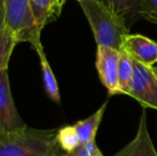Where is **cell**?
Instances as JSON below:
<instances>
[{"instance_id": "obj_2", "label": "cell", "mask_w": 157, "mask_h": 156, "mask_svg": "<svg viewBox=\"0 0 157 156\" xmlns=\"http://www.w3.org/2000/svg\"><path fill=\"white\" fill-rule=\"evenodd\" d=\"M90 24L97 46L113 48L121 51L129 29L126 19L112 12L101 0L78 1Z\"/></svg>"}, {"instance_id": "obj_21", "label": "cell", "mask_w": 157, "mask_h": 156, "mask_svg": "<svg viewBox=\"0 0 157 156\" xmlns=\"http://www.w3.org/2000/svg\"><path fill=\"white\" fill-rule=\"evenodd\" d=\"M65 1H67V0H64V2H65ZM77 1H80V0H77Z\"/></svg>"}, {"instance_id": "obj_1", "label": "cell", "mask_w": 157, "mask_h": 156, "mask_svg": "<svg viewBox=\"0 0 157 156\" xmlns=\"http://www.w3.org/2000/svg\"><path fill=\"white\" fill-rule=\"evenodd\" d=\"M57 129L24 127L0 134V156H62Z\"/></svg>"}, {"instance_id": "obj_4", "label": "cell", "mask_w": 157, "mask_h": 156, "mask_svg": "<svg viewBox=\"0 0 157 156\" xmlns=\"http://www.w3.org/2000/svg\"><path fill=\"white\" fill-rule=\"evenodd\" d=\"M127 95L138 101L143 108L157 110V76L152 67L134 60V75Z\"/></svg>"}, {"instance_id": "obj_20", "label": "cell", "mask_w": 157, "mask_h": 156, "mask_svg": "<svg viewBox=\"0 0 157 156\" xmlns=\"http://www.w3.org/2000/svg\"><path fill=\"white\" fill-rule=\"evenodd\" d=\"M60 2H61V4L63 6V4H64V0H60Z\"/></svg>"}, {"instance_id": "obj_7", "label": "cell", "mask_w": 157, "mask_h": 156, "mask_svg": "<svg viewBox=\"0 0 157 156\" xmlns=\"http://www.w3.org/2000/svg\"><path fill=\"white\" fill-rule=\"evenodd\" d=\"M123 49L134 60L147 67L157 63V42L141 34H128L125 36Z\"/></svg>"}, {"instance_id": "obj_10", "label": "cell", "mask_w": 157, "mask_h": 156, "mask_svg": "<svg viewBox=\"0 0 157 156\" xmlns=\"http://www.w3.org/2000/svg\"><path fill=\"white\" fill-rule=\"evenodd\" d=\"M106 107H107V102H105L92 116L85 120H80L74 124L77 133L80 138L81 144L87 143V142L95 140L97 129L101 122V119L104 117Z\"/></svg>"}, {"instance_id": "obj_12", "label": "cell", "mask_w": 157, "mask_h": 156, "mask_svg": "<svg viewBox=\"0 0 157 156\" xmlns=\"http://www.w3.org/2000/svg\"><path fill=\"white\" fill-rule=\"evenodd\" d=\"M132 75H134V60L124 49H122L120 51V62H119L118 72L119 94L127 95Z\"/></svg>"}, {"instance_id": "obj_13", "label": "cell", "mask_w": 157, "mask_h": 156, "mask_svg": "<svg viewBox=\"0 0 157 156\" xmlns=\"http://www.w3.org/2000/svg\"><path fill=\"white\" fill-rule=\"evenodd\" d=\"M112 12L127 19L135 21L139 16L140 0H101Z\"/></svg>"}, {"instance_id": "obj_17", "label": "cell", "mask_w": 157, "mask_h": 156, "mask_svg": "<svg viewBox=\"0 0 157 156\" xmlns=\"http://www.w3.org/2000/svg\"><path fill=\"white\" fill-rule=\"evenodd\" d=\"M62 156H104V155L101 152V150L98 149L95 140H93V141L81 144L73 153H70V154H65L64 153Z\"/></svg>"}, {"instance_id": "obj_16", "label": "cell", "mask_w": 157, "mask_h": 156, "mask_svg": "<svg viewBox=\"0 0 157 156\" xmlns=\"http://www.w3.org/2000/svg\"><path fill=\"white\" fill-rule=\"evenodd\" d=\"M139 16L157 25V0H140Z\"/></svg>"}, {"instance_id": "obj_3", "label": "cell", "mask_w": 157, "mask_h": 156, "mask_svg": "<svg viewBox=\"0 0 157 156\" xmlns=\"http://www.w3.org/2000/svg\"><path fill=\"white\" fill-rule=\"evenodd\" d=\"M6 27L14 33L17 42H28L34 46L41 44V32L33 17L30 0H4Z\"/></svg>"}, {"instance_id": "obj_6", "label": "cell", "mask_w": 157, "mask_h": 156, "mask_svg": "<svg viewBox=\"0 0 157 156\" xmlns=\"http://www.w3.org/2000/svg\"><path fill=\"white\" fill-rule=\"evenodd\" d=\"M119 62L120 51L105 46H97L95 67L101 83L108 89L110 95L119 94Z\"/></svg>"}, {"instance_id": "obj_8", "label": "cell", "mask_w": 157, "mask_h": 156, "mask_svg": "<svg viewBox=\"0 0 157 156\" xmlns=\"http://www.w3.org/2000/svg\"><path fill=\"white\" fill-rule=\"evenodd\" d=\"M147 108H144L139 120V126L135 138L113 156H157V151L151 139L147 128Z\"/></svg>"}, {"instance_id": "obj_5", "label": "cell", "mask_w": 157, "mask_h": 156, "mask_svg": "<svg viewBox=\"0 0 157 156\" xmlns=\"http://www.w3.org/2000/svg\"><path fill=\"white\" fill-rule=\"evenodd\" d=\"M13 102L8 67L0 71V134L19 131L26 127Z\"/></svg>"}, {"instance_id": "obj_11", "label": "cell", "mask_w": 157, "mask_h": 156, "mask_svg": "<svg viewBox=\"0 0 157 156\" xmlns=\"http://www.w3.org/2000/svg\"><path fill=\"white\" fill-rule=\"evenodd\" d=\"M34 49L36 50L37 55L40 58V63H41L42 72H43V79H44V86H45V90L47 95L52 98L54 102L60 103V92H59V87L58 82L56 80V77L54 75L52 67L49 65V62L47 61L44 52L43 46L42 43L39 45L34 46Z\"/></svg>"}, {"instance_id": "obj_18", "label": "cell", "mask_w": 157, "mask_h": 156, "mask_svg": "<svg viewBox=\"0 0 157 156\" xmlns=\"http://www.w3.org/2000/svg\"><path fill=\"white\" fill-rule=\"evenodd\" d=\"M6 28V1L0 0V32Z\"/></svg>"}, {"instance_id": "obj_19", "label": "cell", "mask_w": 157, "mask_h": 156, "mask_svg": "<svg viewBox=\"0 0 157 156\" xmlns=\"http://www.w3.org/2000/svg\"><path fill=\"white\" fill-rule=\"evenodd\" d=\"M152 69H153V71L155 72V74H156V76H157V63L155 65H154V67H152Z\"/></svg>"}, {"instance_id": "obj_14", "label": "cell", "mask_w": 157, "mask_h": 156, "mask_svg": "<svg viewBox=\"0 0 157 156\" xmlns=\"http://www.w3.org/2000/svg\"><path fill=\"white\" fill-rule=\"evenodd\" d=\"M57 141L65 154L73 153L81 146L79 135L74 125H66L57 131Z\"/></svg>"}, {"instance_id": "obj_15", "label": "cell", "mask_w": 157, "mask_h": 156, "mask_svg": "<svg viewBox=\"0 0 157 156\" xmlns=\"http://www.w3.org/2000/svg\"><path fill=\"white\" fill-rule=\"evenodd\" d=\"M17 43L14 33L8 27L0 32V71L8 67L11 55Z\"/></svg>"}, {"instance_id": "obj_9", "label": "cell", "mask_w": 157, "mask_h": 156, "mask_svg": "<svg viewBox=\"0 0 157 156\" xmlns=\"http://www.w3.org/2000/svg\"><path fill=\"white\" fill-rule=\"evenodd\" d=\"M30 6L37 29L42 32L48 21L59 17L63 6L60 0H30Z\"/></svg>"}]
</instances>
